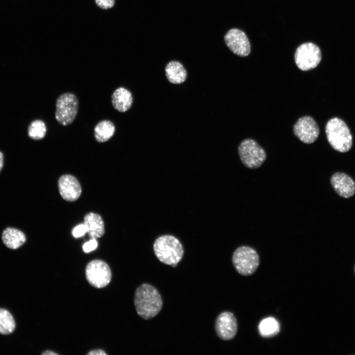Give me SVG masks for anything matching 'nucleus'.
<instances>
[{
	"label": "nucleus",
	"mask_w": 355,
	"mask_h": 355,
	"mask_svg": "<svg viewBox=\"0 0 355 355\" xmlns=\"http://www.w3.org/2000/svg\"><path fill=\"white\" fill-rule=\"evenodd\" d=\"M134 301L138 315L144 320L155 317L163 305L159 292L155 287L148 284H143L137 288Z\"/></svg>",
	"instance_id": "obj_1"
},
{
	"label": "nucleus",
	"mask_w": 355,
	"mask_h": 355,
	"mask_svg": "<svg viewBox=\"0 0 355 355\" xmlns=\"http://www.w3.org/2000/svg\"><path fill=\"white\" fill-rule=\"evenodd\" d=\"M154 254L158 260L173 267L182 258L184 250L179 240L174 236L164 235L158 237L153 244Z\"/></svg>",
	"instance_id": "obj_2"
},
{
	"label": "nucleus",
	"mask_w": 355,
	"mask_h": 355,
	"mask_svg": "<svg viewBox=\"0 0 355 355\" xmlns=\"http://www.w3.org/2000/svg\"><path fill=\"white\" fill-rule=\"evenodd\" d=\"M325 133L329 143L335 150L346 152L352 147V135L342 119L337 117L330 119L326 124Z\"/></svg>",
	"instance_id": "obj_3"
},
{
	"label": "nucleus",
	"mask_w": 355,
	"mask_h": 355,
	"mask_svg": "<svg viewBox=\"0 0 355 355\" xmlns=\"http://www.w3.org/2000/svg\"><path fill=\"white\" fill-rule=\"evenodd\" d=\"M232 264L237 272L244 276L252 275L259 265V257L256 251L248 246H241L234 251Z\"/></svg>",
	"instance_id": "obj_4"
},
{
	"label": "nucleus",
	"mask_w": 355,
	"mask_h": 355,
	"mask_svg": "<svg viewBox=\"0 0 355 355\" xmlns=\"http://www.w3.org/2000/svg\"><path fill=\"white\" fill-rule=\"evenodd\" d=\"M55 106L56 120L62 126H68L73 122L77 115L78 100L74 94L65 93L57 98Z\"/></svg>",
	"instance_id": "obj_5"
},
{
	"label": "nucleus",
	"mask_w": 355,
	"mask_h": 355,
	"mask_svg": "<svg viewBox=\"0 0 355 355\" xmlns=\"http://www.w3.org/2000/svg\"><path fill=\"white\" fill-rule=\"evenodd\" d=\"M240 159L245 166L256 169L264 162L266 155L264 150L252 139L243 141L238 146Z\"/></svg>",
	"instance_id": "obj_6"
},
{
	"label": "nucleus",
	"mask_w": 355,
	"mask_h": 355,
	"mask_svg": "<svg viewBox=\"0 0 355 355\" xmlns=\"http://www.w3.org/2000/svg\"><path fill=\"white\" fill-rule=\"evenodd\" d=\"M321 60L320 48L312 42L301 44L296 49L294 60L297 67L303 71H307L317 67Z\"/></svg>",
	"instance_id": "obj_7"
},
{
	"label": "nucleus",
	"mask_w": 355,
	"mask_h": 355,
	"mask_svg": "<svg viewBox=\"0 0 355 355\" xmlns=\"http://www.w3.org/2000/svg\"><path fill=\"white\" fill-rule=\"evenodd\" d=\"M85 275L90 284L96 288L106 286L111 279L110 267L105 261L99 259L93 260L88 263Z\"/></svg>",
	"instance_id": "obj_8"
},
{
	"label": "nucleus",
	"mask_w": 355,
	"mask_h": 355,
	"mask_svg": "<svg viewBox=\"0 0 355 355\" xmlns=\"http://www.w3.org/2000/svg\"><path fill=\"white\" fill-rule=\"evenodd\" d=\"M294 135L305 143H313L319 137L320 129L315 120L310 116L298 119L293 126Z\"/></svg>",
	"instance_id": "obj_9"
},
{
	"label": "nucleus",
	"mask_w": 355,
	"mask_h": 355,
	"mask_svg": "<svg viewBox=\"0 0 355 355\" xmlns=\"http://www.w3.org/2000/svg\"><path fill=\"white\" fill-rule=\"evenodd\" d=\"M224 40L229 49L236 55L245 57L249 54L250 44L243 31L236 28L229 30L224 36Z\"/></svg>",
	"instance_id": "obj_10"
},
{
	"label": "nucleus",
	"mask_w": 355,
	"mask_h": 355,
	"mask_svg": "<svg viewBox=\"0 0 355 355\" xmlns=\"http://www.w3.org/2000/svg\"><path fill=\"white\" fill-rule=\"evenodd\" d=\"M215 330L220 339L224 341L233 339L238 330L237 320L234 315L228 311L221 313L216 319Z\"/></svg>",
	"instance_id": "obj_11"
},
{
	"label": "nucleus",
	"mask_w": 355,
	"mask_h": 355,
	"mask_svg": "<svg viewBox=\"0 0 355 355\" xmlns=\"http://www.w3.org/2000/svg\"><path fill=\"white\" fill-rule=\"evenodd\" d=\"M58 188L62 197L68 201L76 200L81 193V187L79 181L70 175H63L60 178Z\"/></svg>",
	"instance_id": "obj_12"
},
{
	"label": "nucleus",
	"mask_w": 355,
	"mask_h": 355,
	"mask_svg": "<svg viewBox=\"0 0 355 355\" xmlns=\"http://www.w3.org/2000/svg\"><path fill=\"white\" fill-rule=\"evenodd\" d=\"M330 182L334 190L341 197L348 198L354 195L355 183L354 180L347 174L336 173L332 176Z\"/></svg>",
	"instance_id": "obj_13"
},
{
	"label": "nucleus",
	"mask_w": 355,
	"mask_h": 355,
	"mask_svg": "<svg viewBox=\"0 0 355 355\" xmlns=\"http://www.w3.org/2000/svg\"><path fill=\"white\" fill-rule=\"evenodd\" d=\"M111 98L112 106L120 112L128 111L132 106L133 102L131 92L123 87L116 88L113 92Z\"/></svg>",
	"instance_id": "obj_14"
},
{
	"label": "nucleus",
	"mask_w": 355,
	"mask_h": 355,
	"mask_svg": "<svg viewBox=\"0 0 355 355\" xmlns=\"http://www.w3.org/2000/svg\"><path fill=\"white\" fill-rule=\"evenodd\" d=\"M90 238L97 239L105 233L104 223L101 216L94 213H89L84 218V223Z\"/></svg>",
	"instance_id": "obj_15"
},
{
	"label": "nucleus",
	"mask_w": 355,
	"mask_h": 355,
	"mask_svg": "<svg viewBox=\"0 0 355 355\" xmlns=\"http://www.w3.org/2000/svg\"><path fill=\"white\" fill-rule=\"evenodd\" d=\"M166 76L168 80L175 84L184 82L187 77V72L183 65L178 61H171L166 66Z\"/></svg>",
	"instance_id": "obj_16"
},
{
	"label": "nucleus",
	"mask_w": 355,
	"mask_h": 355,
	"mask_svg": "<svg viewBox=\"0 0 355 355\" xmlns=\"http://www.w3.org/2000/svg\"><path fill=\"white\" fill-rule=\"evenodd\" d=\"M1 239L4 244L9 248L15 249L20 248L26 242L23 232L14 228L8 227L2 232Z\"/></svg>",
	"instance_id": "obj_17"
},
{
	"label": "nucleus",
	"mask_w": 355,
	"mask_h": 355,
	"mask_svg": "<svg viewBox=\"0 0 355 355\" xmlns=\"http://www.w3.org/2000/svg\"><path fill=\"white\" fill-rule=\"evenodd\" d=\"M115 126L113 123L107 119L99 121L94 127V136L96 141L100 143L108 141L114 135Z\"/></svg>",
	"instance_id": "obj_18"
},
{
	"label": "nucleus",
	"mask_w": 355,
	"mask_h": 355,
	"mask_svg": "<svg viewBox=\"0 0 355 355\" xmlns=\"http://www.w3.org/2000/svg\"><path fill=\"white\" fill-rule=\"evenodd\" d=\"M280 330L278 321L272 317L263 319L258 325V331L261 336L270 338L277 335Z\"/></svg>",
	"instance_id": "obj_19"
},
{
	"label": "nucleus",
	"mask_w": 355,
	"mask_h": 355,
	"mask_svg": "<svg viewBox=\"0 0 355 355\" xmlns=\"http://www.w3.org/2000/svg\"><path fill=\"white\" fill-rule=\"evenodd\" d=\"M15 328V322L12 315L7 310L0 308V334L7 335Z\"/></svg>",
	"instance_id": "obj_20"
},
{
	"label": "nucleus",
	"mask_w": 355,
	"mask_h": 355,
	"mask_svg": "<svg viewBox=\"0 0 355 355\" xmlns=\"http://www.w3.org/2000/svg\"><path fill=\"white\" fill-rule=\"evenodd\" d=\"M47 131L45 123L39 119L32 121L28 129L29 137L34 140H39L45 137Z\"/></svg>",
	"instance_id": "obj_21"
},
{
	"label": "nucleus",
	"mask_w": 355,
	"mask_h": 355,
	"mask_svg": "<svg viewBox=\"0 0 355 355\" xmlns=\"http://www.w3.org/2000/svg\"><path fill=\"white\" fill-rule=\"evenodd\" d=\"M86 232V227L83 223L75 226L72 230V234L74 238H79L83 236Z\"/></svg>",
	"instance_id": "obj_22"
},
{
	"label": "nucleus",
	"mask_w": 355,
	"mask_h": 355,
	"mask_svg": "<svg viewBox=\"0 0 355 355\" xmlns=\"http://www.w3.org/2000/svg\"><path fill=\"white\" fill-rule=\"evenodd\" d=\"M98 246L96 239L91 238L88 242L83 245V250L85 252L88 253L95 250Z\"/></svg>",
	"instance_id": "obj_23"
},
{
	"label": "nucleus",
	"mask_w": 355,
	"mask_h": 355,
	"mask_svg": "<svg viewBox=\"0 0 355 355\" xmlns=\"http://www.w3.org/2000/svg\"><path fill=\"white\" fill-rule=\"evenodd\" d=\"M114 1V0H95L97 5L104 9L110 8L113 6Z\"/></svg>",
	"instance_id": "obj_24"
},
{
	"label": "nucleus",
	"mask_w": 355,
	"mask_h": 355,
	"mask_svg": "<svg viewBox=\"0 0 355 355\" xmlns=\"http://www.w3.org/2000/svg\"><path fill=\"white\" fill-rule=\"evenodd\" d=\"M88 355H106V353L104 351L101 349H96L90 351L88 354Z\"/></svg>",
	"instance_id": "obj_25"
},
{
	"label": "nucleus",
	"mask_w": 355,
	"mask_h": 355,
	"mask_svg": "<svg viewBox=\"0 0 355 355\" xmlns=\"http://www.w3.org/2000/svg\"><path fill=\"white\" fill-rule=\"evenodd\" d=\"M42 355H57L58 354L51 351H46L42 353Z\"/></svg>",
	"instance_id": "obj_26"
},
{
	"label": "nucleus",
	"mask_w": 355,
	"mask_h": 355,
	"mask_svg": "<svg viewBox=\"0 0 355 355\" xmlns=\"http://www.w3.org/2000/svg\"><path fill=\"white\" fill-rule=\"evenodd\" d=\"M3 165V155L2 152L0 151V171H1Z\"/></svg>",
	"instance_id": "obj_27"
}]
</instances>
